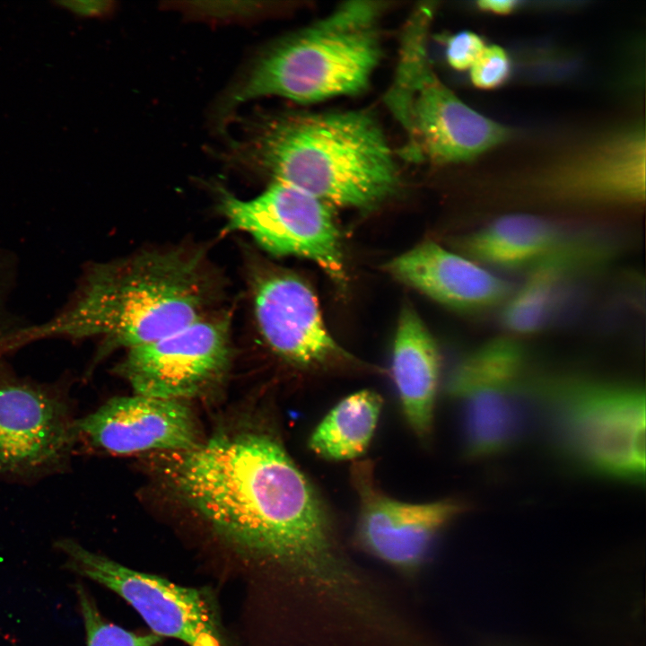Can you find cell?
Masks as SVG:
<instances>
[{"instance_id":"obj_22","label":"cell","mask_w":646,"mask_h":646,"mask_svg":"<svg viewBox=\"0 0 646 646\" xmlns=\"http://www.w3.org/2000/svg\"><path fill=\"white\" fill-rule=\"evenodd\" d=\"M76 595L86 633L87 646H156L162 638L154 633L139 634L108 622L82 585Z\"/></svg>"},{"instance_id":"obj_23","label":"cell","mask_w":646,"mask_h":646,"mask_svg":"<svg viewBox=\"0 0 646 646\" xmlns=\"http://www.w3.org/2000/svg\"><path fill=\"white\" fill-rule=\"evenodd\" d=\"M511 60L506 51L497 46H485L469 68L473 84L481 89L501 86L510 77Z\"/></svg>"},{"instance_id":"obj_4","label":"cell","mask_w":646,"mask_h":646,"mask_svg":"<svg viewBox=\"0 0 646 646\" xmlns=\"http://www.w3.org/2000/svg\"><path fill=\"white\" fill-rule=\"evenodd\" d=\"M380 2L349 1L267 50L230 97L310 103L366 89L381 57Z\"/></svg>"},{"instance_id":"obj_1","label":"cell","mask_w":646,"mask_h":646,"mask_svg":"<svg viewBox=\"0 0 646 646\" xmlns=\"http://www.w3.org/2000/svg\"><path fill=\"white\" fill-rule=\"evenodd\" d=\"M152 461L167 490L224 542L283 574L310 617H342L366 599L371 577L348 557L321 498L273 435L220 433Z\"/></svg>"},{"instance_id":"obj_6","label":"cell","mask_w":646,"mask_h":646,"mask_svg":"<svg viewBox=\"0 0 646 646\" xmlns=\"http://www.w3.org/2000/svg\"><path fill=\"white\" fill-rule=\"evenodd\" d=\"M426 39L423 27L405 29L398 65L385 99L407 135V156L458 162L506 141L508 128L468 107L437 78Z\"/></svg>"},{"instance_id":"obj_20","label":"cell","mask_w":646,"mask_h":646,"mask_svg":"<svg viewBox=\"0 0 646 646\" xmlns=\"http://www.w3.org/2000/svg\"><path fill=\"white\" fill-rule=\"evenodd\" d=\"M382 404L379 394L367 389L345 397L315 428L309 440L310 449L329 460L360 457L371 441Z\"/></svg>"},{"instance_id":"obj_12","label":"cell","mask_w":646,"mask_h":646,"mask_svg":"<svg viewBox=\"0 0 646 646\" xmlns=\"http://www.w3.org/2000/svg\"><path fill=\"white\" fill-rule=\"evenodd\" d=\"M77 437L65 405L49 390L0 380V473L31 474L59 463Z\"/></svg>"},{"instance_id":"obj_9","label":"cell","mask_w":646,"mask_h":646,"mask_svg":"<svg viewBox=\"0 0 646 646\" xmlns=\"http://www.w3.org/2000/svg\"><path fill=\"white\" fill-rule=\"evenodd\" d=\"M230 322L208 316L127 350L117 372L136 395L185 401L223 380L231 361Z\"/></svg>"},{"instance_id":"obj_21","label":"cell","mask_w":646,"mask_h":646,"mask_svg":"<svg viewBox=\"0 0 646 646\" xmlns=\"http://www.w3.org/2000/svg\"><path fill=\"white\" fill-rule=\"evenodd\" d=\"M526 359L524 348L516 338H492L454 367L448 380V391L455 397L476 388L521 383Z\"/></svg>"},{"instance_id":"obj_7","label":"cell","mask_w":646,"mask_h":646,"mask_svg":"<svg viewBox=\"0 0 646 646\" xmlns=\"http://www.w3.org/2000/svg\"><path fill=\"white\" fill-rule=\"evenodd\" d=\"M57 546L65 556L66 568L120 596L161 638L187 646H237L209 588L184 587L130 569L72 539L59 540Z\"/></svg>"},{"instance_id":"obj_2","label":"cell","mask_w":646,"mask_h":646,"mask_svg":"<svg viewBox=\"0 0 646 646\" xmlns=\"http://www.w3.org/2000/svg\"><path fill=\"white\" fill-rule=\"evenodd\" d=\"M215 289L200 253L143 252L91 266L65 309L47 323L25 327L19 341L94 337L100 354L128 350L206 316Z\"/></svg>"},{"instance_id":"obj_11","label":"cell","mask_w":646,"mask_h":646,"mask_svg":"<svg viewBox=\"0 0 646 646\" xmlns=\"http://www.w3.org/2000/svg\"><path fill=\"white\" fill-rule=\"evenodd\" d=\"M535 186L546 199L563 205H639L645 199L644 131H624L571 154Z\"/></svg>"},{"instance_id":"obj_27","label":"cell","mask_w":646,"mask_h":646,"mask_svg":"<svg viewBox=\"0 0 646 646\" xmlns=\"http://www.w3.org/2000/svg\"><path fill=\"white\" fill-rule=\"evenodd\" d=\"M520 1L515 0H482L477 2V6L485 12L496 14H507L515 10Z\"/></svg>"},{"instance_id":"obj_14","label":"cell","mask_w":646,"mask_h":646,"mask_svg":"<svg viewBox=\"0 0 646 646\" xmlns=\"http://www.w3.org/2000/svg\"><path fill=\"white\" fill-rule=\"evenodd\" d=\"M253 308L266 343L286 361L309 366L345 356L325 326L314 292L299 278L258 275L253 284Z\"/></svg>"},{"instance_id":"obj_3","label":"cell","mask_w":646,"mask_h":646,"mask_svg":"<svg viewBox=\"0 0 646 646\" xmlns=\"http://www.w3.org/2000/svg\"><path fill=\"white\" fill-rule=\"evenodd\" d=\"M243 158L324 203L371 208L393 194L398 172L374 117L365 110L301 114L265 121Z\"/></svg>"},{"instance_id":"obj_26","label":"cell","mask_w":646,"mask_h":646,"mask_svg":"<svg viewBox=\"0 0 646 646\" xmlns=\"http://www.w3.org/2000/svg\"><path fill=\"white\" fill-rule=\"evenodd\" d=\"M50 4L71 13L77 20L106 18L115 8L114 2L100 0H55Z\"/></svg>"},{"instance_id":"obj_8","label":"cell","mask_w":646,"mask_h":646,"mask_svg":"<svg viewBox=\"0 0 646 646\" xmlns=\"http://www.w3.org/2000/svg\"><path fill=\"white\" fill-rule=\"evenodd\" d=\"M218 207L229 230L249 234L272 254L308 258L334 279L343 278L338 232L327 204L317 197L275 180L249 200L221 191Z\"/></svg>"},{"instance_id":"obj_13","label":"cell","mask_w":646,"mask_h":646,"mask_svg":"<svg viewBox=\"0 0 646 646\" xmlns=\"http://www.w3.org/2000/svg\"><path fill=\"white\" fill-rule=\"evenodd\" d=\"M75 429L94 448L121 455L184 451L202 441L185 401L136 394L109 399Z\"/></svg>"},{"instance_id":"obj_10","label":"cell","mask_w":646,"mask_h":646,"mask_svg":"<svg viewBox=\"0 0 646 646\" xmlns=\"http://www.w3.org/2000/svg\"><path fill=\"white\" fill-rule=\"evenodd\" d=\"M351 476L359 498L357 545L401 575L415 577L439 533L462 512L463 504L451 499L427 503L392 499L376 484L369 461L355 463Z\"/></svg>"},{"instance_id":"obj_15","label":"cell","mask_w":646,"mask_h":646,"mask_svg":"<svg viewBox=\"0 0 646 646\" xmlns=\"http://www.w3.org/2000/svg\"><path fill=\"white\" fill-rule=\"evenodd\" d=\"M397 279L453 309L481 311L503 304L511 285L482 265L428 240L391 260Z\"/></svg>"},{"instance_id":"obj_24","label":"cell","mask_w":646,"mask_h":646,"mask_svg":"<svg viewBox=\"0 0 646 646\" xmlns=\"http://www.w3.org/2000/svg\"><path fill=\"white\" fill-rule=\"evenodd\" d=\"M485 46L483 39L472 31L458 32L446 42L447 61L456 70L469 69Z\"/></svg>"},{"instance_id":"obj_16","label":"cell","mask_w":646,"mask_h":646,"mask_svg":"<svg viewBox=\"0 0 646 646\" xmlns=\"http://www.w3.org/2000/svg\"><path fill=\"white\" fill-rule=\"evenodd\" d=\"M441 360L436 343L416 311L403 308L392 351V375L404 415L418 438L430 437Z\"/></svg>"},{"instance_id":"obj_25","label":"cell","mask_w":646,"mask_h":646,"mask_svg":"<svg viewBox=\"0 0 646 646\" xmlns=\"http://www.w3.org/2000/svg\"><path fill=\"white\" fill-rule=\"evenodd\" d=\"M0 251V354L13 349V342L22 327L14 326L7 308L13 274L9 259Z\"/></svg>"},{"instance_id":"obj_18","label":"cell","mask_w":646,"mask_h":646,"mask_svg":"<svg viewBox=\"0 0 646 646\" xmlns=\"http://www.w3.org/2000/svg\"><path fill=\"white\" fill-rule=\"evenodd\" d=\"M456 398L461 403L466 450L472 457L508 448L520 436L529 419L528 392L522 383L476 388Z\"/></svg>"},{"instance_id":"obj_17","label":"cell","mask_w":646,"mask_h":646,"mask_svg":"<svg viewBox=\"0 0 646 646\" xmlns=\"http://www.w3.org/2000/svg\"><path fill=\"white\" fill-rule=\"evenodd\" d=\"M598 258V249L590 244L565 240L529 267L523 284L503 303V327L517 335L543 329L558 310L571 281Z\"/></svg>"},{"instance_id":"obj_5","label":"cell","mask_w":646,"mask_h":646,"mask_svg":"<svg viewBox=\"0 0 646 646\" xmlns=\"http://www.w3.org/2000/svg\"><path fill=\"white\" fill-rule=\"evenodd\" d=\"M561 450L581 467L631 481L645 476V396L636 385L585 378L540 384Z\"/></svg>"},{"instance_id":"obj_19","label":"cell","mask_w":646,"mask_h":646,"mask_svg":"<svg viewBox=\"0 0 646 646\" xmlns=\"http://www.w3.org/2000/svg\"><path fill=\"white\" fill-rule=\"evenodd\" d=\"M564 241L553 223L532 214H513L474 231L463 246L480 265L517 269L532 266Z\"/></svg>"}]
</instances>
